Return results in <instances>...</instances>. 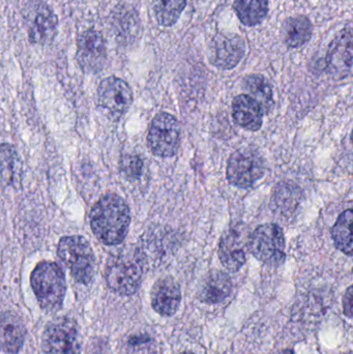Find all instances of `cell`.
Segmentation results:
<instances>
[{
  "label": "cell",
  "instance_id": "cell-1",
  "mask_svg": "<svg viewBox=\"0 0 353 354\" xmlns=\"http://www.w3.org/2000/svg\"><path fill=\"white\" fill-rule=\"evenodd\" d=\"M131 224L128 204L120 196H104L93 206L90 225L95 236L108 245H118L126 239Z\"/></svg>",
  "mask_w": 353,
  "mask_h": 354
},
{
  "label": "cell",
  "instance_id": "cell-2",
  "mask_svg": "<svg viewBox=\"0 0 353 354\" xmlns=\"http://www.w3.org/2000/svg\"><path fill=\"white\" fill-rule=\"evenodd\" d=\"M31 286L39 305L47 312L61 308L66 283L61 268L54 262H41L31 274Z\"/></svg>",
  "mask_w": 353,
  "mask_h": 354
},
{
  "label": "cell",
  "instance_id": "cell-3",
  "mask_svg": "<svg viewBox=\"0 0 353 354\" xmlns=\"http://www.w3.org/2000/svg\"><path fill=\"white\" fill-rule=\"evenodd\" d=\"M143 260L138 253L122 254L112 258L106 268V281L114 292L132 295L142 282Z\"/></svg>",
  "mask_w": 353,
  "mask_h": 354
},
{
  "label": "cell",
  "instance_id": "cell-4",
  "mask_svg": "<svg viewBox=\"0 0 353 354\" xmlns=\"http://www.w3.org/2000/svg\"><path fill=\"white\" fill-rule=\"evenodd\" d=\"M58 256L68 266L73 278L82 284H89L95 276V260L93 249L81 236H66L60 239Z\"/></svg>",
  "mask_w": 353,
  "mask_h": 354
},
{
  "label": "cell",
  "instance_id": "cell-5",
  "mask_svg": "<svg viewBox=\"0 0 353 354\" xmlns=\"http://www.w3.org/2000/svg\"><path fill=\"white\" fill-rule=\"evenodd\" d=\"M249 250L259 261L279 266L285 261V236L281 227L273 223L255 229L248 241Z\"/></svg>",
  "mask_w": 353,
  "mask_h": 354
},
{
  "label": "cell",
  "instance_id": "cell-6",
  "mask_svg": "<svg viewBox=\"0 0 353 354\" xmlns=\"http://www.w3.org/2000/svg\"><path fill=\"white\" fill-rule=\"evenodd\" d=\"M265 162L254 147H242L228 160V181L234 187L248 189L265 176Z\"/></svg>",
  "mask_w": 353,
  "mask_h": 354
},
{
  "label": "cell",
  "instance_id": "cell-7",
  "mask_svg": "<svg viewBox=\"0 0 353 354\" xmlns=\"http://www.w3.org/2000/svg\"><path fill=\"white\" fill-rule=\"evenodd\" d=\"M41 348L45 354H80L82 341L76 322L68 318L50 322L41 337Z\"/></svg>",
  "mask_w": 353,
  "mask_h": 354
},
{
  "label": "cell",
  "instance_id": "cell-8",
  "mask_svg": "<svg viewBox=\"0 0 353 354\" xmlns=\"http://www.w3.org/2000/svg\"><path fill=\"white\" fill-rule=\"evenodd\" d=\"M147 141L153 155L157 157H174L180 145V122L166 112L157 114L149 126Z\"/></svg>",
  "mask_w": 353,
  "mask_h": 354
},
{
  "label": "cell",
  "instance_id": "cell-9",
  "mask_svg": "<svg viewBox=\"0 0 353 354\" xmlns=\"http://www.w3.org/2000/svg\"><path fill=\"white\" fill-rule=\"evenodd\" d=\"M23 21L31 43H51L57 32V18L49 6L39 0L29 1L23 10Z\"/></svg>",
  "mask_w": 353,
  "mask_h": 354
},
{
  "label": "cell",
  "instance_id": "cell-10",
  "mask_svg": "<svg viewBox=\"0 0 353 354\" xmlns=\"http://www.w3.org/2000/svg\"><path fill=\"white\" fill-rule=\"evenodd\" d=\"M133 103V91L128 83L117 77L104 79L97 88V106L111 120L124 115Z\"/></svg>",
  "mask_w": 353,
  "mask_h": 354
},
{
  "label": "cell",
  "instance_id": "cell-11",
  "mask_svg": "<svg viewBox=\"0 0 353 354\" xmlns=\"http://www.w3.org/2000/svg\"><path fill=\"white\" fill-rule=\"evenodd\" d=\"M76 58L85 73L97 74L101 72L107 59L103 35L95 29L84 31L77 41Z\"/></svg>",
  "mask_w": 353,
  "mask_h": 354
},
{
  "label": "cell",
  "instance_id": "cell-12",
  "mask_svg": "<svg viewBox=\"0 0 353 354\" xmlns=\"http://www.w3.org/2000/svg\"><path fill=\"white\" fill-rule=\"evenodd\" d=\"M211 62L222 70L236 68L246 53V44L238 35L220 33L211 43Z\"/></svg>",
  "mask_w": 353,
  "mask_h": 354
},
{
  "label": "cell",
  "instance_id": "cell-13",
  "mask_svg": "<svg viewBox=\"0 0 353 354\" xmlns=\"http://www.w3.org/2000/svg\"><path fill=\"white\" fill-rule=\"evenodd\" d=\"M352 64V27L341 31L332 44L327 57V70L336 78H343L350 74Z\"/></svg>",
  "mask_w": 353,
  "mask_h": 354
},
{
  "label": "cell",
  "instance_id": "cell-14",
  "mask_svg": "<svg viewBox=\"0 0 353 354\" xmlns=\"http://www.w3.org/2000/svg\"><path fill=\"white\" fill-rule=\"evenodd\" d=\"M182 301L180 285L171 277L160 279L151 290V306L162 316H172L178 312Z\"/></svg>",
  "mask_w": 353,
  "mask_h": 354
},
{
  "label": "cell",
  "instance_id": "cell-15",
  "mask_svg": "<svg viewBox=\"0 0 353 354\" xmlns=\"http://www.w3.org/2000/svg\"><path fill=\"white\" fill-rule=\"evenodd\" d=\"M219 258L226 270L236 272L246 263V243L236 230H228L219 243Z\"/></svg>",
  "mask_w": 353,
  "mask_h": 354
},
{
  "label": "cell",
  "instance_id": "cell-16",
  "mask_svg": "<svg viewBox=\"0 0 353 354\" xmlns=\"http://www.w3.org/2000/svg\"><path fill=\"white\" fill-rule=\"evenodd\" d=\"M26 328L22 319L12 312L0 314V349L6 353H18L24 344Z\"/></svg>",
  "mask_w": 353,
  "mask_h": 354
},
{
  "label": "cell",
  "instance_id": "cell-17",
  "mask_svg": "<svg viewBox=\"0 0 353 354\" xmlns=\"http://www.w3.org/2000/svg\"><path fill=\"white\" fill-rule=\"evenodd\" d=\"M234 122L251 132L263 127V111L259 104L248 95H240L232 102Z\"/></svg>",
  "mask_w": 353,
  "mask_h": 354
},
{
  "label": "cell",
  "instance_id": "cell-18",
  "mask_svg": "<svg viewBox=\"0 0 353 354\" xmlns=\"http://www.w3.org/2000/svg\"><path fill=\"white\" fill-rule=\"evenodd\" d=\"M232 290L231 279L227 274L219 270L209 272L198 291V299L207 305L222 303L229 297Z\"/></svg>",
  "mask_w": 353,
  "mask_h": 354
},
{
  "label": "cell",
  "instance_id": "cell-19",
  "mask_svg": "<svg viewBox=\"0 0 353 354\" xmlns=\"http://www.w3.org/2000/svg\"><path fill=\"white\" fill-rule=\"evenodd\" d=\"M312 33V23L305 16L290 17L282 25V39L290 48L302 47L310 41Z\"/></svg>",
  "mask_w": 353,
  "mask_h": 354
},
{
  "label": "cell",
  "instance_id": "cell-20",
  "mask_svg": "<svg viewBox=\"0 0 353 354\" xmlns=\"http://www.w3.org/2000/svg\"><path fill=\"white\" fill-rule=\"evenodd\" d=\"M234 12L247 26L260 24L269 12V0H234Z\"/></svg>",
  "mask_w": 353,
  "mask_h": 354
},
{
  "label": "cell",
  "instance_id": "cell-21",
  "mask_svg": "<svg viewBox=\"0 0 353 354\" xmlns=\"http://www.w3.org/2000/svg\"><path fill=\"white\" fill-rule=\"evenodd\" d=\"M244 88L260 106L263 112H271L274 108V93L271 84L260 75H250L244 79Z\"/></svg>",
  "mask_w": 353,
  "mask_h": 354
},
{
  "label": "cell",
  "instance_id": "cell-22",
  "mask_svg": "<svg viewBox=\"0 0 353 354\" xmlns=\"http://www.w3.org/2000/svg\"><path fill=\"white\" fill-rule=\"evenodd\" d=\"M21 171L20 158L16 149L10 145H0V179L2 183L18 185Z\"/></svg>",
  "mask_w": 353,
  "mask_h": 354
},
{
  "label": "cell",
  "instance_id": "cell-23",
  "mask_svg": "<svg viewBox=\"0 0 353 354\" xmlns=\"http://www.w3.org/2000/svg\"><path fill=\"white\" fill-rule=\"evenodd\" d=\"M353 221L352 209H346L340 214L337 222L332 229V237L336 248L347 256H352V225Z\"/></svg>",
  "mask_w": 353,
  "mask_h": 354
},
{
  "label": "cell",
  "instance_id": "cell-24",
  "mask_svg": "<svg viewBox=\"0 0 353 354\" xmlns=\"http://www.w3.org/2000/svg\"><path fill=\"white\" fill-rule=\"evenodd\" d=\"M186 6L187 0H153V12L160 25L169 27L178 22Z\"/></svg>",
  "mask_w": 353,
  "mask_h": 354
},
{
  "label": "cell",
  "instance_id": "cell-25",
  "mask_svg": "<svg viewBox=\"0 0 353 354\" xmlns=\"http://www.w3.org/2000/svg\"><path fill=\"white\" fill-rule=\"evenodd\" d=\"M122 354H160L157 343L149 335H133L124 341Z\"/></svg>",
  "mask_w": 353,
  "mask_h": 354
},
{
  "label": "cell",
  "instance_id": "cell-26",
  "mask_svg": "<svg viewBox=\"0 0 353 354\" xmlns=\"http://www.w3.org/2000/svg\"><path fill=\"white\" fill-rule=\"evenodd\" d=\"M143 163L136 156L126 157L122 162V170L128 178H139L142 174Z\"/></svg>",
  "mask_w": 353,
  "mask_h": 354
},
{
  "label": "cell",
  "instance_id": "cell-27",
  "mask_svg": "<svg viewBox=\"0 0 353 354\" xmlns=\"http://www.w3.org/2000/svg\"><path fill=\"white\" fill-rule=\"evenodd\" d=\"M352 287H348L343 299L344 313L347 317H352Z\"/></svg>",
  "mask_w": 353,
  "mask_h": 354
},
{
  "label": "cell",
  "instance_id": "cell-28",
  "mask_svg": "<svg viewBox=\"0 0 353 354\" xmlns=\"http://www.w3.org/2000/svg\"><path fill=\"white\" fill-rule=\"evenodd\" d=\"M178 354H195V353H191V351H184V353H178Z\"/></svg>",
  "mask_w": 353,
  "mask_h": 354
},
{
  "label": "cell",
  "instance_id": "cell-29",
  "mask_svg": "<svg viewBox=\"0 0 353 354\" xmlns=\"http://www.w3.org/2000/svg\"><path fill=\"white\" fill-rule=\"evenodd\" d=\"M347 354H352V353H347Z\"/></svg>",
  "mask_w": 353,
  "mask_h": 354
}]
</instances>
